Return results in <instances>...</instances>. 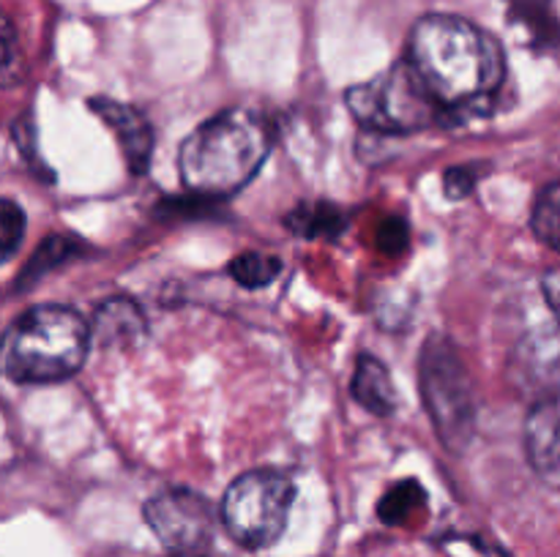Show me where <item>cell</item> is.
I'll return each mask as SVG.
<instances>
[{"label":"cell","instance_id":"1","mask_svg":"<svg viewBox=\"0 0 560 557\" xmlns=\"http://www.w3.org/2000/svg\"><path fill=\"white\" fill-rule=\"evenodd\" d=\"M405 60L441 104L448 123L490 112L506 76L501 44L454 14L421 16L410 31Z\"/></svg>","mask_w":560,"mask_h":557},{"label":"cell","instance_id":"2","mask_svg":"<svg viewBox=\"0 0 560 557\" xmlns=\"http://www.w3.org/2000/svg\"><path fill=\"white\" fill-rule=\"evenodd\" d=\"M271 145L273 129L260 112L246 107L224 109L184 140L178 156L180 180L197 197H230L255 178Z\"/></svg>","mask_w":560,"mask_h":557},{"label":"cell","instance_id":"3","mask_svg":"<svg viewBox=\"0 0 560 557\" xmlns=\"http://www.w3.org/2000/svg\"><path fill=\"white\" fill-rule=\"evenodd\" d=\"M91 328L60 304L27 309L0 342V375L14 382H58L82 369Z\"/></svg>","mask_w":560,"mask_h":557},{"label":"cell","instance_id":"4","mask_svg":"<svg viewBox=\"0 0 560 557\" xmlns=\"http://www.w3.org/2000/svg\"><path fill=\"white\" fill-rule=\"evenodd\" d=\"M350 115L375 134H413V131L448 126L446 112L424 82L416 76L408 60H399L383 74L353 85L345 93Z\"/></svg>","mask_w":560,"mask_h":557},{"label":"cell","instance_id":"5","mask_svg":"<svg viewBox=\"0 0 560 557\" xmlns=\"http://www.w3.org/2000/svg\"><path fill=\"white\" fill-rule=\"evenodd\" d=\"M295 486L277 470H252L230 484L222 500V522L230 538L246 549L271 546L288 528Z\"/></svg>","mask_w":560,"mask_h":557},{"label":"cell","instance_id":"6","mask_svg":"<svg viewBox=\"0 0 560 557\" xmlns=\"http://www.w3.org/2000/svg\"><path fill=\"white\" fill-rule=\"evenodd\" d=\"M419 380L421 396L441 440L448 448H463L474 431V391H470V377L457 349L443 336H430L424 342Z\"/></svg>","mask_w":560,"mask_h":557},{"label":"cell","instance_id":"7","mask_svg":"<svg viewBox=\"0 0 560 557\" xmlns=\"http://www.w3.org/2000/svg\"><path fill=\"white\" fill-rule=\"evenodd\" d=\"M148 528L170 552H195L213 533V508L191 489H162L142 508Z\"/></svg>","mask_w":560,"mask_h":557},{"label":"cell","instance_id":"8","mask_svg":"<svg viewBox=\"0 0 560 557\" xmlns=\"http://www.w3.org/2000/svg\"><path fill=\"white\" fill-rule=\"evenodd\" d=\"M91 109L113 129L124 147L126 164L135 175H145L153 156V129L145 115L131 104L113 102V98H91Z\"/></svg>","mask_w":560,"mask_h":557},{"label":"cell","instance_id":"9","mask_svg":"<svg viewBox=\"0 0 560 557\" xmlns=\"http://www.w3.org/2000/svg\"><path fill=\"white\" fill-rule=\"evenodd\" d=\"M88 328H91V344L96 342L104 349H131L148 333L140 306L129 298L104 300Z\"/></svg>","mask_w":560,"mask_h":557},{"label":"cell","instance_id":"10","mask_svg":"<svg viewBox=\"0 0 560 557\" xmlns=\"http://www.w3.org/2000/svg\"><path fill=\"white\" fill-rule=\"evenodd\" d=\"M530 464L547 478H560V402H545L525 426Z\"/></svg>","mask_w":560,"mask_h":557},{"label":"cell","instance_id":"11","mask_svg":"<svg viewBox=\"0 0 560 557\" xmlns=\"http://www.w3.org/2000/svg\"><path fill=\"white\" fill-rule=\"evenodd\" d=\"M353 399L375 415H392L397 407V388L392 375L375 355H361L353 375Z\"/></svg>","mask_w":560,"mask_h":557},{"label":"cell","instance_id":"12","mask_svg":"<svg viewBox=\"0 0 560 557\" xmlns=\"http://www.w3.org/2000/svg\"><path fill=\"white\" fill-rule=\"evenodd\" d=\"M284 224L301 238H334L348 227V218L342 216L339 208L328 205V202H315V205H299L295 211H290Z\"/></svg>","mask_w":560,"mask_h":557},{"label":"cell","instance_id":"13","mask_svg":"<svg viewBox=\"0 0 560 557\" xmlns=\"http://www.w3.org/2000/svg\"><path fill=\"white\" fill-rule=\"evenodd\" d=\"M512 20L520 22L536 42L556 44L560 38L552 0H506Z\"/></svg>","mask_w":560,"mask_h":557},{"label":"cell","instance_id":"14","mask_svg":"<svg viewBox=\"0 0 560 557\" xmlns=\"http://www.w3.org/2000/svg\"><path fill=\"white\" fill-rule=\"evenodd\" d=\"M230 276L241 284V287H266L273 278L282 273V260L273 254H260V251H244L230 262Z\"/></svg>","mask_w":560,"mask_h":557},{"label":"cell","instance_id":"15","mask_svg":"<svg viewBox=\"0 0 560 557\" xmlns=\"http://www.w3.org/2000/svg\"><path fill=\"white\" fill-rule=\"evenodd\" d=\"M25 55H22L20 33L9 14L0 11V87H16L25 80Z\"/></svg>","mask_w":560,"mask_h":557},{"label":"cell","instance_id":"16","mask_svg":"<svg viewBox=\"0 0 560 557\" xmlns=\"http://www.w3.org/2000/svg\"><path fill=\"white\" fill-rule=\"evenodd\" d=\"M530 227L541 244L560 251V180L547 186L539 194L534 213H530Z\"/></svg>","mask_w":560,"mask_h":557},{"label":"cell","instance_id":"17","mask_svg":"<svg viewBox=\"0 0 560 557\" xmlns=\"http://www.w3.org/2000/svg\"><path fill=\"white\" fill-rule=\"evenodd\" d=\"M82 246L77 244L74 238H69V235H49L47 240H44L42 246L36 249V254H33V260L27 262V268L22 271V278H38L44 276L47 271H52L55 265H60L63 260H69L71 254H77Z\"/></svg>","mask_w":560,"mask_h":557},{"label":"cell","instance_id":"18","mask_svg":"<svg viewBox=\"0 0 560 557\" xmlns=\"http://www.w3.org/2000/svg\"><path fill=\"white\" fill-rule=\"evenodd\" d=\"M25 213L14 200L0 197V265L20 251L25 238Z\"/></svg>","mask_w":560,"mask_h":557},{"label":"cell","instance_id":"19","mask_svg":"<svg viewBox=\"0 0 560 557\" xmlns=\"http://www.w3.org/2000/svg\"><path fill=\"white\" fill-rule=\"evenodd\" d=\"M416 502H424V491L419 489V484L413 481H405V484L394 486L381 502V517L383 522H402L410 511H413Z\"/></svg>","mask_w":560,"mask_h":557},{"label":"cell","instance_id":"20","mask_svg":"<svg viewBox=\"0 0 560 557\" xmlns=\"http://www.w3.org/2000/svg\"><path fill=\"white\" fill-rule=\"evenodd\" d=\"M377 244H381L383 251L388 254H397L408 246V224L402 218H388L381 227V235H377Z\"/></svg>","mask_w":560,"mask_h":557},{"label":"cell","instance_id":"21","mask_svg":"<svg viewBox=\"0 0 560 557\" xmlns=\"http://www.w3.org/2000/svg\"><path fill=\"white\" fill-rule=\"evenodd\" d=\"M479 180V173H474V167H452L446 173V194L448 197H465L470 194V189L476 186Z\"/></svg>","mask_w":560,"mask_h":557},{"label":"cell","instance_id":"22","mask_svg":"<svg viewBox=\"0 0 560 557\" xmlns=\"http://www.w3.org/2000/svg\"><path fill=\"white\" fill-rule=\"evenodd\" d=\"M541 293H545L552 315H556L560 322V268H552V271L545 273V278H541Z\"/></svg>","mask_w":560,"mask_h":557},{"label":"cell","instance_id":"23","mask_svg":"<svg viewBox=\"0 0 560 557\" xmlns=\"http://www.w3.org/2000/svg\"><path fill=\"white\" fill-rule=\"evenodd\" d=\"M170 557H200V555H195V552H175V555Z\"/></svg>","mask_w":560,"mask_h":557}]
</instances>
